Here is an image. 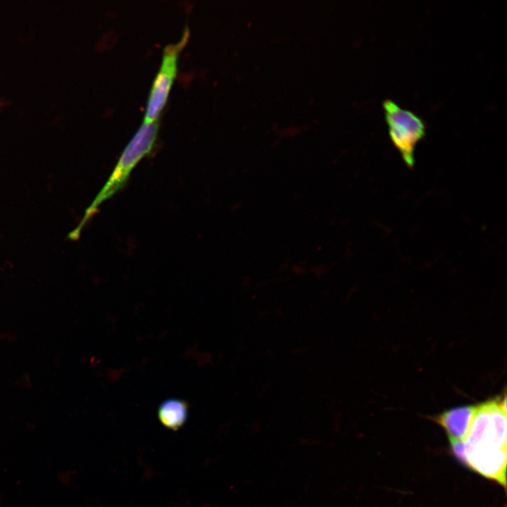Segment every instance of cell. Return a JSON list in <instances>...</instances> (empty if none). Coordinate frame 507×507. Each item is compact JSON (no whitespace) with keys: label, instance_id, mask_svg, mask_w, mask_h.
<instances>
[{"label":"cell","instance_id":"cell-1","mask_svg":"<svg viewBox=\"0 0 507 507\" xmlns=\"http://www.w3.org/2000/svg\"><path fill=\"white\" fill-rule=\"evenodd\" d=\"M506 398L499 396L477 406L463 442V464L487 479L506 470Z\"/></svg>","mask_w":507,"mask_h":507},{"label":"cell","instance_id":"cell-2","mask_svg":"<svg viewBox=\"0 0 507 507\" xmlns=\"http://www.w3.org/2000/svg\"><path fill=\"white\" fill-rule=\"evenodd\" d=\"M158 126L157 120L149 123H143L139 127L125 147L103 188L87 209L80 225L74 231L76 236L85 223L96 213L98 207L125 185L134 168L151 151L157 138Z\"/></svg>","mask_w":507,"mask_h":507},{"label":"cell","instance_id":"cell-3","mask_svg":"<svg viewBox=\"0 0 507 507\" xmlns=\"http://www.w3.org/2000/svg\"><path fill=\"white\" fill-rule=\"evenodd\" d=\"M389 138L409 168L415 164V149L426 133L425 123L413 112L391 99L382 103Z\"/></svg>","mask_w":507,"mask_h":507},{"label":"cell","instance_id":"cell-4","mask_svg":"<svg viewBox=\"0 0 507 507\" xmlns=\"http://www.w3.org/2000/svg\"><path fill=\"white\" fill-rule=\"evenodd\" d=\"M189 37L186 29L181 38L175 43L166 45L163 50L162 60L152 82L144 112V122L157 120L165 105L177 70V61L180 51Z\"/></svg>","mask_w":507,"mask_h":507},{"label":"cell","instance_id":"cell-5","mask_svg":"<svg viewBox=\"0 0 507 507\" xmlns=\"http://www.w3.org/2000/svg\"><path fill=\"white\" fill-rule=\"evenodd\" d=\"M477 406H463L450 408L432 418V420L442 427L449 440L463 441L465 438Z\"/></svg>","mask_w":507,"mask_h":507},{"label":"cell","instance_id":"cell-6","mask_svg":"<svg viewBox=\"0 0 507 507\" xmlns=\"http://www.w3.org/2000/svg\"><path fill=\"white\" fill-rule=\"evenodd\" d=\"M188 413L187 402L176 398L163 401L158 409V415L161 423L174 430H178L185 423Z\"/></svg>","mask_w":507,"mask_h":507}]
</instances>
